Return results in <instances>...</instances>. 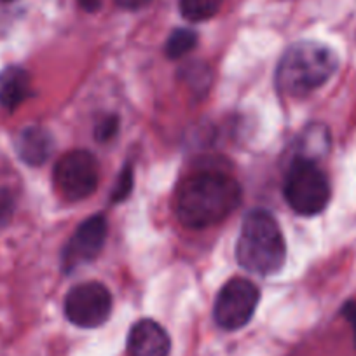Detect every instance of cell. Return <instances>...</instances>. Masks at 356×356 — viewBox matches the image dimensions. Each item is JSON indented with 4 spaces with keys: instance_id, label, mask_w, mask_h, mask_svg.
I'll return each mask as SVG.
<instances>
[{
    "instance_id": "obj_1",
    "label": "cell",
    "mask_w": 356,
    "mask_h": 356,
    "mask_svg": "<svg viewBox=\"0 0 356 356\" xmlns=\"http://www.w3.org/2000/svg\"><path fill=\"white\" fill-rule=\"evenodd\" d=\"M241 203V187L220 171L187 177L177 189L175 213L191 229H204L225 220Z\"/></svg>"
},
{
    "instance_id": "obj_2",
    "label": "cell",
    "mask_w": 356,
    "mask_h": 356,
    "mask_svg": "<svg viewBox=\"0 0 356 356\" xmlns=\"http://www.w3.org/2000/svg\"><path fill=\"white\" fill-rule=\"evenodd\" d=\"M339 67L334 49L316 40L292 44L276 68V86L283 95L304 97L321 88Z\"/></svg>"
},
{
    "instance_id": "obj_3",
    "label": "cell",
    "mask_w": 356,
    "mask_h": 356,
    "mask_svg": "<svg viewBox=\"0 0 356 356\" xmlns=\"http://www.w3.org/2000/svg\"><path fill=\"white\" fill-rule=\"evenodd\" d=\"M238 262L259 276L278 273L286 259V245L280 224L269 211L253 210L245 217L239 232Z\"/></svg>"
},
{
    "instance_id": "obj_4",
    "label": "cell",
    "mask_w": 356,
    "mask_h": 356,
    "mask_svg": "<svg viewBox=\"0 0 356 356\" xmlns=\"http://www.w3.org/2000/svg\"><path fill=\"white\" fill-rule=\"evenodd\" d=\"M283 194L293 211L311 217L327 208L332 191L327 175L314 161L297 157L286 173Z\"/></svg>"
},
{
    "instance_id": "obj_5",
    "label": "cell",
    "mask_w": 356,
    "mask_h": 356,
    "mask_svg": "<svg viewBox=\"0 0 356 356\" xmlns=\"http://www.w3.org/2000/svg\"><path fill=\"white\" fill-rule=\"evenodd\" d=\"M54 186L67 201H82L98 187V164L88 150H72L54 166Z\"/></svg>"
},
{
    "instance_id": "obj_6",
    "label": "cell",
    "mask_w": 356,
    "mask_h": 356,
    "mask_svg": "<svg viewBox=\"0 0 356 356\" xmlns=\"http://www.w3.org/2000/svg\"><path fill=\"white\" fill-rule=\"evenodd\" d=\"M260 293L255 283L246 278H234L218 292L213 306L215 321L224 330H239L253 318Z\"/></svg>"
},
{
    "instance_id": "obj_7",
    "label": "cell",
    "mask_w": 356,
    "mask_h": 356,
    "mask_svg": "<svg viewBox=\"0 0 356 356\" xmlns=\"http://www.w3.org/2000/svg\"><path fill=\"white\" fill-rule=\"evenodd\" d=\"M65 316L81 328L102 327L111 318L112 293L98 282L81 283L65 297Z\"/></svg>"
},
{
    "instance_id": "obj_8",
    "label": "cell",
    "mask_w": 356,
    "mask_h": 356,
    "mask_svg": "<svg viewBox=\"0 0 356 356\" xmlns=\"http://www.w3.org/2000/svg\"><path fill=\"white\" fill-rule=\"evenodd\" d=\"M107 241V220L104 215H95L82 222L67 243L63 252V267L72 271L81 264L97 259Z\"/></svg>"
},
{
    "instance_id": "obj_9",
    "label": "cell",
    "mask_w": 356,
    "mask_h": 356,
    "mask_svg": "<svg viewBox=\"0 0 356 356\" xmlns=\"http://www.w3.org/2000/svg\"><path fill=\"white\" fill-rule=\"evenodd\" d=\"M171 341L168 332L154 320H140L128 335L129 356H168Z\"/></svg>"
},
{
    "instance_id": "obj_10",
    "label": "cell",
    "mask_w": 356,
    "mask_h": 356,
    "mask_svg": "<svg viewBox=\"0 0 356 356\" xmlns=\"http://www.w3.org/2000/svg\"><path fill=\"white\" fill-rule=\"evenodd\" d=\"M53 150V136L42 126H29L16 138V152L29 166H42Z\"/></svg>"
},
{
    "instance_id": "obj_11",
    "label": "cell",
    "mask_w": 356,
    "mask_h": 356,
    "mask_svg": "<svg viewBox=\"0 0 356 356\" xmlns=\"http://www.w3.org/2000/svg\"><path fill=\"white\" fill-rule=\"evenodd\" d=\"M30 95V75L22 67H8L0 72V105L15 111Z\"/></svg>"
},
{
    "instance_id": "obj_12",
    "label": "cell",
    "mask_w": 356,
    "mask_h": 356,
    "mask_svg": "<svg viewBox=\"0 0 356 356\" xmlns=\"http://www.w3.org/2000/svg\"><path fill=\"white\" fill-rule=\"evenodd\" d=\"M224 0H180V13L187 22L200 23L213 18Z\"/></svg>"
},
{
    "instance_id": "obj_13",
    "label": "cell",
    "mask_w": 356,
    "mask_h": 356,
    "mask_svg": "<svg viewBox=\"0 0 356 356\" xmlns=\"http://www.w3.org/2000/svg\"><path fill=\"white\" fill-rule=\"evenodd\" d=\"M197 44V35L196 32H193L191 29H177L170 37H168V42L164 51H166V56L175 60V58H180L184 54H187L189 51H193Z\"/></svg>"
},
{
    "instance_id": "obj_14",
    "label": "cell",
    "mask_w": 356,
    "mask_h": 356,
    "mask_svg": "<svg viewBox=\"0 0 356 356\" xmlns=\"http://www.w3.org/2000/svg\"><path fill=\"white\" fill-rule=\"evenodd\" d=\"M133 189V170L131 166H126L119 175L118 182H115L114 191H112V201L119 203V201L126 200Z\"/></svg>"
},
{
    "instance_id": "obj_15",
    "label": "cell",
    "mask_w": 356,
    "mask_h": 356,
    "mask_svg": "<svg viewBox=\"0 0 356 356\" xmlns=\"http://www.w3.org/2000/svg\"><path fill=\"white\" fill-rule=\"evenodd\" d=\"M119 131V118L118 115H105L102 121H98L97 128H95V138L98 142H108L114 138Z\"/></svg>"
},
{
    "instance_id": "obj_16",
    "label": "cell",
    "mask_w": 356,
    "mask_h": 356,
    "mask_svg": "<svg viewBox=\"0 0 356 356\" xmlns=\"http://www.w3.org/2000/svg\"><path fill=\"white\" fill-rule=\"evenodd\" d=\"M13 215H15V197L8 189L0 187V227L8 225Z\"/></svg>"
},
{
    "instance_id": "obj_17",
    "label": "cell",
    "mask_w": 356,
    "mask_h": 356,
    "mask_svg": "<svg viewBox=\"0 0 356 356\" xmlns=\"http://www.w3.org/2000/svg\"><path fill=\"white\" fill-rule=\"evenodd\" d=\"M342 316L349 321L353 328V335H355V344H356V302H346L342 307Z\"/></svg>"
},
{
    "instance_id": "obj_18",
    "label": "cell",
    "mask_w": 356,
    "mask_h": 356,
    "mask_svg": "<svg viewBox=\"0 0 356 356\" xmlns=\"http://www.w3.org/2000/svg\"><path fill=\"white\" fill-rule=\"evenodd\" d=\"M152 0H115V4L128 11H138V9L147 8Z\"/></svg>"
},
{
    "instance_id": "obj_19",
    "label": "cell",
    "mask_w": 356,
    "mask_h": 356,
    "mask_svg": "<svg viewBox=\"0 0 356 356\" xmlns=\"http://www.w3.org/2000/svg\"><path fill=\"white\" fill-rule=\"evenodd\" d=\"M77 2H79V6L84 9V11L95 13V11H98V9H100V6H102V2H104V0H77Z\"/></svg>"
},
{
    "instance_id": "obj_20",
    "label": "cell",
    "mask_w": 356,
    "mask_h": 356,
    "mask_svg": "<svg viewBox=\"0 0 356 356\" xmlns=\"http://www.w3.org/2000/svg\"><path fill=\"white\" fill-rule=\"evenodd\" d=\"M4 2H13V0H4Z\"/></svg>"
}]
</instances>
